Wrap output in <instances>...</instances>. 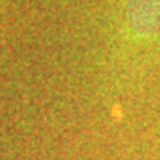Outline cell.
Wrapping results in <instances>:
<instances>
[{
  "mask_svg": "<svg viewBox=\"0 0 160 160\" xmlns=\"http://www.w3.org/2000/svg\"><path fill=\"white\" fill-rule=\"evenodd\" d=\"M125 21L136 44L160 41V0H126Z\"/></svg>",
  "mask_w": 160,
  "mask_h": 160,
  "instance_id": "obj_1",
  "label": "cell"
}]
</instances>
